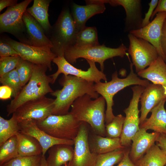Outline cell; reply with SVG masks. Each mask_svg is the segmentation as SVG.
<instances>
[{"label":"cell","mask_w":166,"mask_h":166,"mask_svg":"<svg viewBox=\"0 0 166 166\" xmlns=\"http://www.w3.org/2000/svg\"><path fill=\"white\" fill-rule=\"evenodd\" d=\"M62 86L61 89L50 93L56 99L52 115H64L68 113L74 101L85 94L92 99L98 97L99 94L94 89V83L71 75H63L59 80Z\"/></svg>","instance_id":"6da1fadb"},{"label":"cell","mask_w":166,"mask_h":166,"mask_svg":"<svg viewBox=\"0 0 166 166\" xmlns=\"http://www.w3.org/2000/svg\"><path fill=\"white\" fill-rule=\"evenodd\" d=\"M92 99L88 94L78 97L71 105L70 113L78 121L88 124L96 134L105 137V100L102 96Z\"/></svg>","instance_id":"7a4b0ae2"},{"label":"cell","mask_w":166,"mask_h":166,"mask_svg":"<svg viewBox=\"0 0 166 166\" xmlns=\"http://www.w3.org/2000/svg\"><path fill=\"white\" fill-rule=\"evenodd\" d=\"M48 69L46 66L34 64L33 73L28 82L7 106L8 116L13 114L26 102L45 96L53 91L49 85L52 83V78L46 73Z\"/></svg>","instance_id":"3957f363"},{"label":"cell","mask_w":166,"mask_h":166,"mask_svg":"<svg viewBox=\"0 0 166 166\" xmlns=\"http://www.w3.org/2000/svg\"><path fill=\"white\" fill-rule=\"evenodd\" d=\"M133 65L132 63H130V73L125 78H119L117 73L115 71L112 74V80L110 81L105 83L101 81L94 84L95 91L101 95L106 101L105 125L111 122L115 117L113 113L112 107L114 105L113 97L117 93L130 85H139L145 87L150 84L148 81L140 79L134 73Z\"/></svg>","instance_id":"277c9868"},{"label":"cell","mask_w":166,"mask_h":166,"mask_svg":"<svg viewBox=\"0 0 166 166\" xmlns=\"http://www.w3.org/2000/svg\"><path fill=\"white\" fill-rule=\"evenodd\" d=\"M78 32L69 9H63L48 34L52 51L57 56H63L65 50L73 45Z\"/></svg>","instance_id":"5b68a950"},{"label":"cell","mask_w":166,"mask_h":166,"mask_svg":"<svg viewBox=\"0 0 166 166\" xmlns=\"http://www.w3.org/2000/svg\"><path fill=\"white\" fill-rule=\"evenodd\" d=\"M128 49L123 43L117 48L107 47L104 44L85 47L72 46L65 50L63 56L72 65L76 63L77 59L80 58L98 62L100 65L101 71L103 72L104 62L106 60L115 57H123Z\"/></svg>","instance_id":"8992f818"},{"label":"cell","mask_w":166,"mask_h":166,"mask_svg":"<svg viewBox=\"0 0 166 166\" xmlns=\"http://www.w3.org/2000/svg\"><path fill=\"white\" fill-rule=\"evenodd\" d=\"M36 122L40 129L53 137L73 140L83 122L77 121L70 112L64 115H51Z\"/></svg>","instance_id":"52a82bcc"},{"label":"cell","mask_w":166,"mask_h":166,"mask_svg":"<svg viewBox=\"0 0 166 166\" xmlns=\"http://www.w3.org/2000/svg\"><path fill=\"white\" fill-rule=\"evenodd\" d=\"M145 87L136 85L132 87L133 95L128 108L124 110L126 115L122 133L120 137L121 145L125 148L132 143V139L140 129V118L138 105Z\"/></svg>","instance_id":"ba28073f"},{"label":"cell","mask_w":166,"mask_h":166,"mask_svg":"<svg viewBox=\"0 0 166 166\" xmlns=\"http://www.w3.org/2000/svg\"><path fill=\"white\" fill-rule=\"evenodd\" d=\"M32 0H25L8 7L0 15V32H6L15 36L22 42L24 38L25 27L23 19L24 12Z\"/></svg>","instance_id":"9c48e42d"},{"label":"cell","mask_w":166,"mask_h":166,"mask_svg":"<svg viewBox=\"0 0 166 166\" xmlns=\"http://www.w3.org/2000/svg\"><path fill=\"white\" fill-rule=\"evenodd\" d=\"M86 60L89 67L87 71H85L74 67L66 60L64 56L55 57L52 62L57 65V70L54 73L49 75L52 79V84L55 82L61 73L65 75H69L77 77L95 83L101 82L102 80L107 82L106 75L97 69L95 62L89 60Z\"/></svg>","instance_id":"30bf717a"},{"label":"cell","mask_w":166,"mask_h":166,"mask_svg":"<svg viewBox=\"0 0 166 166\" xmlns=\"http://www.w3.org/2000/svg\"><path fill=\"white\" fill-rule=\"evenodd\" d=\"M128 38L129 42L128 51L137 73L148 66L157 58L159 54L156 48L147 41L130 33Z\"/></svg>","instance_id":"8fae6325"},{"label":"cell","mask_w":166,"mask_h":166,"mask_svg":"<svg viewBox=\"0 0 166 166\" xmlns=\"http://www.w3.org/2000/svg\"><path fill=\"white\" fill-rule=\"evenodd\" d=\"M12 46L19 54L23 59L32 63L46 66L52 69L51 63L57 56L48 47H37L17 41L10 38L2 39Z\"/></svg>","instance_id":"7c38bea8"},{"label":"cell","mask_w":166,"mask_h":166,"mask_svg":"<svg viewBox=\"0 0 166 166\" xmlns=\"http://www.w3.org/2000/svg\"><path fill=\"white\" fill-rule=\"evenodd\" d=\"M54 101L45 96L30 101L20 106L13 114L19 122L26 120L41 121L52 115Z\"/></svg>","instance_id":"4fadbf2b"},{"label":"cell","mask_w":166,"mask_h":166,"mask_svg":"<svg viewBox=\"0 0 166 166\" xmlns=\"http://www.w3.org/2000/svg\"><path fill=\"white\" fill-rule=\"evenodd\" d=\"M87 123L83 122L79 133L74 140L72 159L66 166H94L98 155L92 152L89 144V132Z\"/></svg>","instance_id":"5bb4252c"},{"label":"cell","mask_w":166,"mask_h":166,"mask_svg":"<svg viewBox=\"0 0 166 166\" xmlns=\"http://www.w3.org/2000/svg\"><path fill=\"white\" fill-rule=\"evenodd\" d=\"M166 17V12H159L148 25L129 32L137 38L143 39L152 45L156 49L159 56L165 62L166 56L162 49L161 38L163 24Z\"/></svg>","instance_id":"9a60e30c"},{"label":"cell","mask_w":166,"mask_h":166,"mask_svg":"<svg viewBox=\"0 0 166 166\" xmlns=\"http://www.w3.org/2000/svg\"><path fill=\"white\" fill-rule=\"evenodd\" d=\"M20 132L31 136L39 143L42 149V156L51 147L58 144H65L73 146V140L62 139L53 137L40 129L38 126L36 121L33 120H25L19 122Z\"/></svg>","instance_id":"2e32d148"},{"label":"cell","mask_w":166,"mask_h":166,"mask_svg":"<svg viewBox=\"0 0 166 166\" xmlns=\"http://www.w3.org/2000/svg\"><path fill=\"white\" fill-rule=\"evenodd\" d=\"M23 19L26 30L22 43L37 47H48L52 49V43L43 28L26 11L23 14Z\"/></svg>","instance_id":"e0dca14e"},{"label":"cell","mask_w":166,"mask_h":166,"mask_svg":"<svg viewBox=\"0 0 166 166\" xmlns=\"http://www.w3.org/2000/svg\"><path fill=\"white\" fill-rule=\"evenodd\" d=\"M103 3H109L111 6H121L124 8L126 17L125 31L129 32L142 28V6L140 0H103Z\"/></svg>","instance_id":"ac0fdd59"},{"label":"cell","mask_w":166,"mask_h":166,"mask_svg":"<svg viewBox=\"0 0 166 166\" xmlns=\"http://www.w3.org/2000/svg\"><path fill=\"white\" fill-rule=\"evenodd\" d=\"M86 5L81 6L73 3L71 12L78 31L85 27L87 21L95 15L103 13L106 8L101 0H86Z\"/></svg>","instance_id":"d6986e66"},{"label":"cell","mask_w":166,"mask_h":166,"mask_svg":"<svg viewBox=\"0 0 166 166\" xmlns=\"http://www.w3.org/2000/svg\"><path fill=\"white\" fill-rule=\"evenodd\" d=\"M160 133L154 132L149 133L143 128H140L132 139L129 156L134 164L141 158L155 144Z\"/></svg>","instance_id":"ffe728a7"},{"label":"cell","mask_w":166,"mask_h":166,"mask_svg":"<svg viewBox=\"0 0 166 166\" xmlns=\"http://www.w3.org/2000/svg\"><path fill=\"white\" fill-rule=\"evenodd\" d=\"M165 98L166 95L162 85L150 84L145 87L140 98L141 108L140 125L147 118L149 112Z\"/></svg>","instance_id":"44dd1931"},{"label":"cell","mask_w":166,"mask_h":166,"mask_svg":"<svg viewBox=\"0 0 166 166\" xmlns=\"http://www.w3.org/2000/svg\"><path fill=\"white\" fill-rule=\"evenodd\" d=\"M166 101V98L151 110L150 117L146 118L140 125V128H144L146 131L151 129L166 135V111L164 106Z\"/></svg>","instance_id":"7402d4cb"},{"label":"cell","mask_w":166,"mask_h":166,"mask_svg":"<svg viewBox=\"0 0 166 166\" xmlns=\"http://www.w3.org/2000/svg\"><path fill=\"white\" fill-rule=\"evenodd\" d=\"M137 75L151 81L153 84L166 86V64L159 56L148 67L137 73Z\"/></svg>","instance_id":"603a6c76"},{"label":"cell","mask_w":166,"mask_h":166,"mask_svg":"<svg viewBox=\"0 0 166 166\" xmlns=\"http://www.w3.org/2000/svg\"><path fill=\"white\" fill-rule=\"evenodd\" d=\"M89 144L91 152L97 155L125 148L121 143L120 137L110 138L95 134L89 137Z\"/></svg>","instance_id":"cb8c5ba5"},{"label":"cell","mask_w":166,"mask_h":166,"mask_svg":"<svg viewBox=\"0 0 166 166\" xmlns=\"http://www.w3.org/2000/svg\"><path fill=\"white\" fill-rule=\"evenodd\" d=\"M48 156L46 159L48 166H62L71 160L74 148L72 146L58 144L50 147L48 150Z\"/></svg>","instance_id":"d4e9b609"},{"label":"cell","mask_w":166,"mask_h":166,"mask_svg":"<svg viewBox=\"0 0 166 166\" xmlns=\"http://www.w3.org/2000/svg\"><path fill=\"white\" fill-rule=\"evenodd\" d=\"M50 0H34L32 6L26 11L39 23L45 33L49 34L52 26L49 20L48 9Z\"/></svg>","instance_id":"484cf974"},{"label":"cell","mask_w":166,"mask_h":166,"mask_svg":"<svg viewBox=\"0 0 166 166\" xmlns=\"http://www.w3.org/2000/svg\"><path fill=\"white\" fill-rule=\"evenodd\" d=\"M20 156H32L42 155V148L34 137L19 132L16 135Z\"/></svg>","instance_id":"4316f807"},{"label":"cell","mask_w":166,"mask_h":166,"mask_svg":"<svg viewBox=\"0 0 166 166\" xmlns=\"http://www.w3.org/2000/svg\"><path fill=\"white\" fill-rule=\"evenodd\" d=\"M135 164L137 166H164L166 155L158 146L154 144Z\"/></svg>","instance_id":"83f0119b"},{"label":"cell","mask_w":166,"mask_h":166,"mask_svg":"<svg viewBox=\"0 0 166 166\" xmlns=\"http://www.w3.org/2000/svg\"><path fill=\"white\" fill-rule=\"evenodd\" d=\"M99 45L97 31L96 27L86 26L77 32L72 46L85 47Z\"/></svg>","instance_id":"f1b7e54d"},{"label":"cell","mask_w":166,"mask_h":166,"mask_svg":"<svg viewBox=\"0 0 166 166\" xmlns=\"http://www.w3.org/2000/svg\"><path fill=\"white\" fill-rule=\"evenodd\" d=\"M19 132V122L14 114L9 120L0 117V146Z\"/></svg>","instance_id":"f546056e"},{"label":"cell","mask_w":166,"mask_h":166,"mask_svg":"<svg viewBox=\"0 0 166 166\" xmlns=\"http://www.w3.org/2000/svg\"><path fill=\"white\" fill-rule=\"evenodd\" d=\"M19 156L18 142L16 135L14 136L0 146V165Z\"/></svg>","instance_id":"4dcf8cb0"},{"label":"cell","mask_w":166,"mask_h":166,"mask_svg":"<svg viewBox=\"0 0 166 166\" xmlns=\"http://www.w3.org/2000/svg\"><path fill=\"white\" fill-rule=\"evenodd\" d=\"M126 148L98 155L94 166H113L119 163L122 159L127 149Z\"/></svg>","instance_id":"1f68e13d"},{"label":"cell","mask_w":166,"mask_h":166,"mask_svg":"<svg viewBox=\"0 0 166 166\" xmlns=\"http://www.w3.org/2000/svg\"><path fill=\"white\" fill-rule=\"evenodd\" d=\"M2 85L8 86L12 90V96L14 98L22 88L18 73L15 69L0 77Z\"/></svg>","instance_id":"d6a6232c"},{"label":"cell","mask_w":166,"mask_h":166,"mask_svg":"<svg viewBox=\"0 0 166 166\" xmlns=\"http://www.w3.org/2000/svg\"><path fill=\"white\" fill-rule=\"evenodd\" d=\"M125 117L120 114L115 116L111 122L105 125L107 137H120Z\"/></svg>","instance_id":"836d02e7"},{"label":"cell","mask_w":166,"mask_h":166,"mask_svg":"<svg viewBox=\"0 0 166 166\" xmlns=\"http://www.w3.org/2000/svg\"><path fill=\"white\" fill-rule=\"evenodd\" d=\"M34 64L21 57L16 68L22 87L30 80L33 70Z\"/></svg>","instance_id":"e575fe53"},{"label":"cell","mask_w":166,"mask_h":166,"mask_svg":"<svg viewBox=\"0 0 166 166\" xmlns=\"http://www.w3.org/2000/svg\"><path fill=\"white\" fill-rule=\"evenodd\" d=\"M42 155L32 156H18L0 166H40Z\"/></svg>","instance_id":"d590c367"},{"label":"cell","mask_w":166,"mask_h":166,"mask_svg":"<svg viewBox=\"0 0 166 166\" xmlns=\"http://www.w3.org/2000/svg\"><path fill=\"white\" fill-rule=\"evenodd\" d=\"M21 58L19 55L0 57V77L15 69Z\"/></svg>","instance_id":"8d00e7d4"},{"label":"cell","mask_w":166,"mask_h":166,"mask_svg":"<svg viewBox=\"0 0 166 166\" xmlns=\"http://www.w3.org/2000/svg\"><path fill=\"white\" fill-rule=\"evenodd\" d=\"M16 55H19V53L12 46L1 39L0 41V57Z\"/></svg>","instance_id":"74e56055"},{"label":"cell","mask_w":166,"mask_h":166,"mask_svg":"<svg viewBox=\"0 0 166 166\" xmlns=\"http://www.w3.org/2000/svg\"><path fill=\"white\" fill-rule=\"evenodd\" d=\"M159 2L158 0H152L148 3L149 8L148 12L145 14V16L143 19L142 28L148 25L150 22V19L156 8Z\"/></svg>","instance_id":"f35d334b"},{"label":"cell","mask_w":166,"mask_h":166,"mask_svg":"<svg viewBox=\"0 0 166 166\" xmlns=\"http://www.w3.org/2000/svg\"><path fill=\"white\" fill-rule=\"evenodd\" d=\"M12 95L11 89L8 86L2 85L0 87V98L2 100L10 98Z\"/></svg>","instance_id":"ab89813d"},{"label":"cell","mask_w":166,"mask_h":166,"mask_svg":"<svg viewBox=\"0 0 166 166\" xmlns=\"http://www.w3.org/2000/svg\"><path fill=\"white\" fill-rule=\"evenodd\" d=\"M129 151V149L127 148L123 158L117 166H137L130 158Z\"/></svg>","instance_id":"60d3db41"},{"label":"cell","mask_w":166,"mask_h":166,"mask_svg":"<svg viewBox=\"0 0 166 166\" xmlns=\"http://www.w3.org/2000/svg\"><path fill=\"white\" fill-rule=\"evenodd\" d=\"M156 142V145L166 155V135L160 133Z\"/></svg>","instance_id":"b9f144b4"},{"label":"cell","mask_w":166,"mask_h":166,"mask_svg":"<svg viewBox=\"0 0 166 166\" xmlns=\"http://www.w3.org/2000/svg\"><path fill=\"white\" fill-rule=\"evenodd\" d=\"M162 12H166V0H159L157 5L151 17V20H152L156 14Z\"/></svg>","instance_id":"7bdbcfd3"},{"label":"cell","mask_w":166,"mask_h":166,"mask_svg":"<svg viewBox=\"0 0 166 166\" xmlns=\"http://www.w3.org/2000/svg\"><path fill=\"white\" fill-rule=\"evenodd\" d=\"M161 44L164 53L166 56V17L163 22L162 27Z\"/></svg>","instance_id":"ee69618b"},{"label":"cell","mask_w":166,"mask_h":166,"mask_svg":"<svg viewBox=\"0 0 166 166\" xmlns=\"http://www.w3.org/2000/svg\"><path fill=\"white\" fill-rule=\"evenodd\" d=\"M17 0H0V12L6 7H10L17 4Z\"/></svg>","instance_id":"f6af8a7d"},{"label":"cell","mask_w":166,"mask_h":166,"mask_svg":"<svg viewBox=\"0 0 166 166\" xmlns=\"http://www.w3.org/2000/svg\"><path fill=\"white\" fill-rule=\"evenodd\" d=\"M40 166H48L47 163L45 156H42Z\"/></svg>","instance_id":"bcb514c9"},{"label":"cell","mask_w":166,"mask_h":166,"mask_svg":"<svg viewBox=\"0 0 166 166\" xmlns=\"http://www.w3.org/2000/svg\"><path fill=\"white\" fill-rule=\"evenodd\" d=\"M164 87V93L166 95V86Z\"/></svg>","instance_id":"7dc6e473"},{"label":"cell","mask_w":166,"mask_h":166,"mask_svg":"<svg viewBox=\"0 0 166 166\" xmlns=\"http://www.w3.org/2000/svg\"><path fill=\"white\" fill-rule=\"evenodd\" d=\"M165 166H166V164H165Z\"/></svg>","instance_id":"c3c4849f"},{"label":"cell","mask_w":166,"mask_h":166,"mask_svg":"<svg viewBox=\"0 0 166 166\" xmlns=\"http://www.w3.org/2000/svg\"><path fill=\"white\" fill-rule=\"evenodd\" d=\"M65 166H66V165H65Z\"/></svg>","instance_id":"681fc988"}]
</instances>
